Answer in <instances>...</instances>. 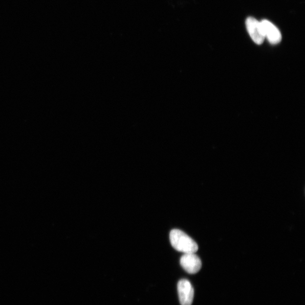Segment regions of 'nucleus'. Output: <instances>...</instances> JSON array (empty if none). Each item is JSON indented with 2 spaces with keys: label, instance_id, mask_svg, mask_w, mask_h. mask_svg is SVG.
Listing matches in <instances>:
<instances>
[{
  "label": "nucleus",
  "instance_id": "f257e3e1",
  "mask_svg": "<svg viewBox=\"0 0 305 305\" xmlns=\"http://www.w3.org/2000/svg\"><path fill=\"white\" fill-rule=\"evenodd\" d=\"M170 240L173 248L178 252L185 253H195L198 249V246L193 239L177 229H174L170 232Z\"/></svg>",
  "mask_w": 305,
  "mask_h": 305
},
{
  "label": "nucleus",
  "instance_id": "f03ea898",
  "mask_svg": "<svg viewBox=\"0 0 305 305\" xmlns=\"http://www.w3.org/2000/svg\"><path fill=\"white\" fill-rule=\"evenodd\" d=\"M180 303L181 305H191L194 297V289L187 279H181L177 284Z\"/></svg>",
  "mask_w": 305,
  "mask_h": 305
},
{
  "label": "nucleus",
  "instance_id": "7ed1b4c3",
  "mask_svg": "<svg viewBox=\"0 0 305 305\" xmlns=\"http://www.w3.org/2000/svg\"><path fill=\"white\" fill-rule=\"evenodd\" d=\"M180 263L181 267L190 274L197 273L200 270L202 262L195 253H185L181 256Z\"/></svg>",
  "mask_w": 305,
  "mask_h": 305
},
{
  "label": "nucleus",
  "instance_id": "20e7f679",
  "mask_svg": "<svg viewBox=\"0 0 305 305\" xmlns=\"http://www.w3.org/2000/svg\"><path fill=\"white\" fill-rule=\"evenodd\" d=\"M247 30L254 43L260 45L265 39L261 22L255 18L249 17L246 21Z\"/></svg>",
  "mask_w": 305,
  "mask_h": 305
},
{
  "label": "nucleus",
  "instance_id": "39448f33",
  "mask_svg": "<svg viewBox=\"0 0 305 305\" xmlns=\"http://www.w3.org/2000/svg\"><path fill=\"white\" fill-rule=\"evenodd\" d=\"M264 37L272 44H277L282 41V34L279 29L274 24L267 20H263L261 22Z\"/></svg>",
  "mask_w": 305,
  "mask_h": 305
}]
</instances>
